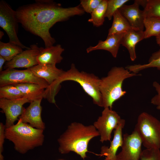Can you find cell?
I'll return each mask as SVG.
<instances>
[{"instance_id": "cell-24", "label": "cell", "mask_w": 160, "mask_h": 160, "mask_svg": "<svg viewBox=\"0 0 160 160\" xmlns=\"http://www.w3.org/2000/svg\"><path fill=\"white\" fill-rule=\"evenodd\" d=\"M145 39L160 34V19L153 17H145L144 20Z\"/></svg>"}, {"instance_id": "cell-38", "label": "cell", "mask_w": 160, "mask_h": 160, "mask_svg": "<svg viewBox=\"0 0 160 160\" xmlns=\"http://www.w3.org/2000/svg\"><path fill=\"white\" fill-rule=\"evenodd\" d=\"M59 160H63V159H59Z\"/></svg>"}, {"instance_id": "cell-35", "label": "cell", "mask_w": 160, "mask_h": 160, "mask_svg": "<svg viewBox=\"0 0 160 160\" xmlns=\"http://www.w3.org/2000/svg\"><path fill=\"white\" fill-rule=\"evenodd\" d=\"M156 41L157 44L160 47V34L156 37Z\"/></svg>"}, {"instance_id": "cell-29", "label": "cell", "mask_w": 160, "mask_h": 160, "mask_svg": "<svg viewBox=\"0 0 160 160\" xmlns=\"http://www.w3.org/2000/svg\"><path fill=\"white\" fill-rule=\"evenodd\" d=\"M140 160H160V149L146 148L142 151Z\"/></svg>"}, {"instance_id": "cell-10", "label": "cell", "mask_w": 160, "mask_h": 160, "mask_svg": "<svg viewBox=\"0 0 160 160\" xmlns=\"http://www.w3.org/2000/svg\"><path fill=\"white\" fill-rule=\"evenodd\" d=\"M142 145L141 139L135 131L130 134H124L121 150L117 154V160H140Z\"/></svg>"}, {"instance_id": "cell-15", "label": "cell", "mask_w": 160, "mask_h": 160, "mask_svg": "<svg viewBox=\"0 0 160 160\" xmlns=\"http://www.w3.org/2000/svg\"><path fill=\"white\" fill-rule=\"evenodd\" d=\"M64 50L60 44L45 48L40 47L37 58L38 64L56 65L63 59L61 55Z\"/></svg>"}, {"instance_id": "cell-22", "label": "cell", "mask_w": 160, "mask_h": 160, "mask_svg": "<svg viewBox=\"0 0 160 160\" xmlns=\"http://www.w3.org/2000/svg\"><path fill=\"white\" fill-rule=\"evenodd\" d=\"M151 68H156L160 71V49L152 54L148 63L128 65L125 68L131 72L138 74L141 71Z\"/></svg>"}, {"instance_id": "cell-9", "label": "cell", "mask_w": 160, "mask_h": 160, "mask_svg": "<svg viewBox=\"0 0 160 160\" xmlns=\"http://www.w3.org/2000/svg\"><path fill=\"white\" fill-rule=\"evenodd\" d=\"M123 119L112 109L104 108L101 115L93 125L100 134V141L102 143L110 141L112 131L118 127Z\"/></svg>"}, {"instance_id": "cell-11", "label": "cell", "mask_w": 160, "mask_h": 160, "mask_svg": "<svg viewBox=\"0 0 160 160\" xmlns=\"http://www.w3.org/2000/svg\"><path fill=\"white\" fill-rule=\"evenodd\" d=\"M31 101L25 97L14 100L0 98V108L6 116V128L14 125L15 122L18 120L25 108L23 105Z\"/></svg>"}, {"instance_id": "cell-31", "label": "cell", "mask_w": 160, "mask_h": 160, "mask_svg": "<svg viewBox=\"0 0 160 160\" xmlns=\"http://www.w3.org/2000/svg\"><path fill=\"white\" fill-rule=\"evenodd\" d=\"M153 87L157 92V94L153 96L151 100V103L157 106H160V84L156 81L153 83Z\"/></svg>"}, {"instance_id": "cell-7", "label": "cell", "mask_w": 160, "mask_h": 160, "mask_svg": "<svg viewBox=\"0 0 160 160\" xmlns=\"http://www.w3.org/2000/svg\"><path fill=\"white\" fill-rule=\"evenodd\" d=\"M19 22L16 11L6 1H0V26L6 33L9 42L17 45L23 49L29 47L24 45L20 41L17 36Z\"/></svg>"}, {"instance_id": "cell-17", "label": "cell", "mask_w": 160, "mask_h": 160, "mask_svg": "<svg viewBox=\"0 0 160 160\" xmlns=\"http://www.w3.org/2000/svg\"><path fill=\"white\" fill-rule=\"evenodd\" d=\"M28 69L37 76L45 80L49 85L57 80L64 71L55 65L51 64H38Z\"/></svg>"}, {"instance_id": "cell-2", "label": "cell", "mask_w": 160, "mask_h": 160, "mask_svg": "<svg viewBox=\"0 0 160 160\" xmlns=\"http://www.w3.org/2000/svg\"><path fill=\"white\" fill-rule=\"evenodd\" d=\"M100 79L93 73L79 71L72 63L70 69L64 71L59 78L45 89V97L50 102L55 101V97L60 88V84L66 81L78 83L93 100V103L103 107L102 98L99 89Z\"/></svg>"}, {"instance_id": "cell-21", "label": "cell", "mask_w": 160, "mask_h": 160, "mask_svg": "<svg viewBox=\"0 0 160 160\" xmlns=\"http://www.w3.org/2000/svg\"><path fill=\"white\" fill-rule=\"evenodd\" d=\"M113 18L112 24L108 30V35L124 33L133 28L119 10L115 13Z\"/></svg>"}, {"instance_id": "cell-3", "label": "cell", "mask_w": 160, "mask_h": 160, "mask_svg": "<svg viewBox=\"0 0 160 160\" xmlns=\"http://www.w3.org/2000/svg\"><path fill=\"white\" fill-rule=\"evenodd\" d=\"M98 136L100 134L93 125L85 126L80 123L73 122L57 140L59 151L62 154L73 152L84 160L88 152L89 142Z\"/></svg>"}, {"instance_id": "cell-19", "label": "cell", "mask_w": 160, "mask_h": 160, "mask_svg": "<svg viewBox=\"0 0 160 160\" xmlns=\"http://www.w3.org/2000/svg\"><path fill=\"white\" fill-rule=\"evenodd\" d=\"M144 39V31L138 29L132 28L124 33L121 44L128 50L131 61H134L136 58V45Z\"/></svg>"}, {"instance_id": "cell-4", "label": "cell", "mask_w": 160, "mask_h": 160, "mask_svg": "<svg viewBox=\"0 0 160 160\" xmlns=\"http://www.w3.org/2000/svg\"><path fill=\"white\" fill-rule=\"evenodd\" d=\"M43 130L34 128L19 119L17 122L5 129V138L14 144L15 150L22 154L42 145Z\"/></svg>"}, {"instance_id": "cell-8", "label": "cell", "mask_w": 160, "mask_h": 160, "mask_svg": "<svg viewBox=\"0 0 160 160\" xmlns=\"http://www.w3.org/2000/svg\"><path fill=\"white\" fill-rule=\"evenodd\" d=\"M25 83L36 84L45 89L49 86L45 80L36 76L28 69L23 70L7 69L0 72V87Z\"/></svg>"}, {"instance_id": "cell-18", "label": "cell", "mask_w": 160, "mask_h": 160, "mask_svg": "<svg viewBox=\"0 0 160 160\" xmlns=\"http://www.w3.org/2000/svg\"><path fill=\"white\" fill-rule=\"evenodd\" d=\"M124 33L108 35L105 40L99 41L96 46L87 48V52L89 53L96 50H104L109 52L113 57L116 58Z\"/></svg>"}, {"instance_id": "cell-23", "label": "cell", "mask_w": 160, "mask_h": 160, "mask_svg": "<svg viewBox=\"0 0 160 160\" xmlns=\"http://www.w3.org/2000/svg\"><path fill=\"white\" fill-rule=\"evenodd\" d=\"M20 46L9 42H0V55L4 58L7 62L12 60L17 55L23 51Z\"/></svg>"}, {"instance_id": "cell-16", "label": "cell", "mask_w": 160, "mask_h": 160, "mask_svg": "<svg viewBox=\"0 0 160 160\" xmlns=\"http://www.w3.org/2000/svg\"><path fill=\"white\" fill-rule=\"evenodd\" d=\"M125 124V121L124 119L118 127L114 130L113 137L109 147L104 145L101 147L100 155L105 156L104 160H117V152L123 143L122 129Z\"/></svg>"}, {"instance_id": "cell-13", "label": "cell", "mask_w": 160, "mask_h": 160, "mask_svg": "<svg viewBox=\"0 0 160 160\" xmlns=\"http://www.w3.org/2000/svg\"><path fill=\"white\" fill-rule=\"evenodd\" d=\"M42 99L31 101L29 106L24 109L19 119L34 128L44 130L45 124L41 116L42 108L41 104Z\"/></svg>"}, {"instance_id": "cell-33", "label": "cell", "mask_w": 160, "mask_h": 160, "mask_svg": "<svg viewBox=\"0 0 160 160\" xmlns=\"http://www.w3.org/2000/svg\"><path fill=\"white\" fill-rule=\"evenodd\" d=\"M134 1L137 3L139 5H141L144 8L145 7L147 2V0H135Z\"/></svg>"}, {"instance_id": "cell-27", "label": "cell", "mask_w": 160, "mask_h": 160, "mask_svg": "<svg viewBox=\"0 0 160 160\" xmlns=\"http://www.w3.org/2000/svg\"><path fill=\"white\" fill-rule=\"evenodd\" d=\"M143 10L145 17H153L160 19V0H147Z\"/></svg>"}, {"instance_id": "cell-36", "label": "cell", "mask_w": 160, "mask_h": 160, "mask_svg": "<svg viewBox=\"0 0 160 160\" xmlns=\"http://www.w3.org/2000/svg\"><path fill=\"white\" fill-rule=\"evenodd\" d=\"M4 35V33L3 31H0V39H1L2 38L3 36Z\"/></svg>"}, {"instance_id": "cell-32", "label": "cell", "mask_w": 160, "mask_h": 160, "mask_svg": "<svg viewBox=\"0 0 160 160\" xmlns=\"http://www.w3.org/2000/svg\"><path fill=\"white\" fill-rule=\"evenodd\" d=\"M5 127L2 123H0V160H4V157L2 155L3 151V145L4 142Z\"/></svg>"}, {"instance_id": "cell-14", "label": "cell", "mask_w": 160, "mask_h": 160, "mask_svg": "<svg viewBox=\"0 0 160 160\" xmlns=\"http://www.w3.org/2000/svg\"><path fill=\"white\" fill-rule=\"evenodd\" d=\"M136 2L131 5L124 4L119 10L132 28L143 31L145 18L143 10L139 8Z\"/></svg>"}, {"instance_id": "cell-30", "label": "cell", "mask_w": 160, "mask_h": 160, "mask_svg": "<svg viewBox=\"0 0 160 160\" xmlns=\"http://www.w3.org/2000/svg\"><path fill=\"white\" fill-rule=\"evenodd\" d=\"M102 1V0H81L80 1V4L84 12L91 14Z\"/></svg>"}, {"instance_id": "cell-20", "label": "cell", "mask_w": 160, "mask_h": 160, "mask_svg": "<svg viewBox=\"0 0 160 160\" xmlns=\"http://www.w3.org/2000/svg\"><path fill=\"white\" fill-rule=\"evenodd\" d=\"M19 89L24 97L31 102L44 98L45 89L41 86L32 83H20L13 84Z\"/></svg>"}, {"instance_id": "cell-5", "label": "cell", "mask_w": 160, "mask_h": 160, "mask_svg": "<svg viewBox=\"0 0 160 160\" xmlns=\"http://www.w3.org/2000/svg\"><path fill=\"white\" fill-rule=\"evenodd\" d=\"M130 72L122 67L111 68L105 77L100 79L99 89L101 94L103 107L112 109L113 103L126 93L123 89L124 81L128 78L140 76Z\"/></svg>"}, {"instance_id": "cell-1", "label": "cell", "mask_w": 160, "mask_h": 160, "mask_svg": "<svg viewBox=\"0 0 160 160\" xmlns=\"http://www.w3.org/2000/svg\"><path fill=\"white\" fill-rule=\"evenodd\" d=\"M16 12L19 23L26 30L40 37L45 47L53 45L56 41L49 32L56 23L84 13L79 6L64 8L50 0H35L20 7Z\"/></svg>"}, {"instance_id": "cell-37", "label": "cell", "mask_w": 160, "mask_h": 160, "mask_svg": "<svg viewBox=\"0 0 160 160\" xmlns=\"http://www.w3.org/2000/svg\"><path fill=\"white\" fill-rule=\"evenodd\" d=\"M156 108L158 110H160V106H157Z\"/></svg>"}, {"instance_id": "cell-28", "label": "cell", "mask_w": 160, "mask_h": 160, "mask_svg": "<svg viewBox=\"0 0 160 160\" xmlns=\"http://www.w3.org/2000/svg\"><path fill=\"white\" fill-rule=\"evenodd\" d=\"M129 1V0H107L105 17L107 18L109 20H111L116 11Z\"/></svg>"}, {"instance_id": "cell-25", "label": "cell", "mask_w": 160, "mask_h": 160, "mask_svg": "<svg viewBox=\"0 0 160 160\" xmlns=\"http://www.w3.org/2000/svg\"><path fill=\"white\" fill-rule=\"evenodd\" d=\"M107 5V0H102L98 6L91 14V17L88 21L94 26L100 27L103 25Z\"/></svg>"}, {"instance_id": "cell-26", "label": "cell", "mask_w": 160, "mask_h": 160, "mask_svg": "<svg viewBox=\"0 0 160 160\" xmlns=\"http://www.w3.org/2000/svg\"><path fill=\"white\" fill-rule=\"evenodd\" d=\"M23 97L24 95L21 91L13 85L0 87V98L14 100Z\"/></svg>"}, {"instance_id": "cell-12", "label": "cell", "mask_w": 160, "mask_h": 160, "mask_svg": "<svg viewBox=\"0 0 160 160\" xmlns=\"http://www.w3.org/2000/svg\"><path fill=\"white\" fill-rule=\"evenodd\" d=\"M39 48L36 44L31 45L28 49L22 51L12 60L7 62L4 68H24L28 69L37 65V58Z\"/></svg>"}, {"instance_id": "cell-6", "label": "cell", "mask_w": 160, "mask_h": 160, "mask_svg": "<svg viewBox=\"0 0 160 160\" xmlns=\"http://www.w3.org/2000/svg\"><path fill=\"white\" fill-rule=\"evenodd\" d=\"M146 148L160 149V121L146 112L138 117L134 129Z\"/></svg>"}, {"instance_id": "cell-34", "label": "cell", "mask_w": 160, "mask_h": 160, "mask_svg": "<svg viewBox=\"0 0 160 160\" xmlns=\"http://www.w3.org/2000/svg\"><path fill=\"white\" fill-rule=\"evenodd\" d=\"M6 61L5 59L2 57L0 55V71H2L3 65Z\"/></svg>"}]
</instances>
